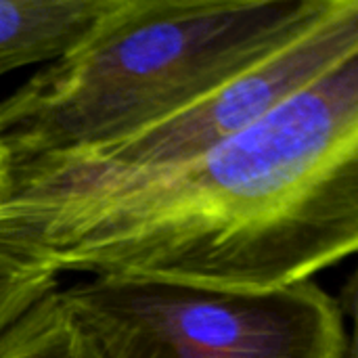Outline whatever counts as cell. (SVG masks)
<instances>
[{
	"mask_svg": "<svg viewBox=\"0 0 358 358\" xmlns=\"http://www.w3.org/2000/svg\"><path fill=\"white\" fill-rule=\"evenodd\" d=\"M355 55L358 2L336 0L325 17L279 50L162 120L86 151L17 168L6 199L69 201L141 185L245 130Z\"/></svg>",
	"mask_w": 358,
	"mask_h": 358,
	"instance_id": "obj_4",
	"label": "cell"
},
{
	"mask_svg": "<svg viewBox=\"0 0 358 358\" xmlns=\"http://www.w3.org/2000/svg\"><path fill=\"white\" fill-rule=\"evenodd\" d=\"M336 0H113L0 101L13 172L115 141L189 105L325 17Z\"/></svg>",
	"mask_w": 358,
	"mask_h": 358,
	"instance_id": "obj_2",
	"label": "cell"
},
{
	"mask_svg": "<svg viewBox=\"0 0 358 358\" xmlns=\"http://www.w3.org/2000/svg\"><path fill=\"white\" fill-rule=\"evenodd\" d=\"M13 191V164L4 147L0 145V201H4Z\"/></svg>",
	"mask_w": 358,
	"mask_h": 358,
	"instance_id": "obj_8",
	"label": "cell"
},
{
	"mask_svg": "<svg viewBox=\"0 0 358 358\" xmlns=\"http://www.w3.org/2000/svg\"><path fill=\"white\" fill-rule=\"evenodd\" d=\"M99 358H346L338 302L315 281L241 289L101 273L59 287Z\"/></svg>",
	"mask_w": 358,
	"mask_h": 358,
	"instance_id": "obj_3",
	"label": "cell"
},
{
	"mask_svg": "<svg viewBox=\"0 0 358 358\" xmlns=\"http://www.w3.org/2000/svg\"><path fill=\"white\" fill-rule=\"evenodd\" d=\"M55 287H59V273L0 243V334Z\"/></svg>",
	"mask_w": 358,
	"mask_h": 358,
	"instance_id": "obj_7",
	"label": "cell"
},
{
	"mask_svg": "<svg viewBox=\"0 0 358 358\" xmlns=\"http://www.w3.org/2000/svg\"><path fill=\"white\" fill-rule=\"evenodd\" d=\"M113 0H0V78L73 48Z\"/></svg>",
	"mask_w": 358,
	"mask_h": 358,
	"instance_id": "obj_5",
	"label": "cell"
},
{
	"mask_svg": "<svg viewBox=\"0 0 358 358\" xmlns=\"http://www.w3.org/2000/svg\"><path fill=\"white\" fill-rule=\"evenodd\" d=\"M0 358H99L59 296H42L0 334Z\"/></svg>",
	"mask_w": 358,
	"mask_h": 358,
	"instance_id": "obj_6",
	"label": "cell"
},
{
	"mask_svg": "<svg viewBox=\"0 0 358 358\" xmlns=\"http://www.w3.org/2000/svg\"><path fill=\"white\" fill-rule=\"evenodd\" d=\"M0 243L55 273L266 289L358 248V55L264 117L141 185L0 201Z\"/></svg>",
	"mask_w": 358,
	"mask_h": 358,
	"instance_id": "obj_1",
	"label": "cell"
}]
</instances>
